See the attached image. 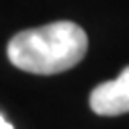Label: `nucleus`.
Instances as JSON below:
<instances>
[{
	"mask_svg": "<svg viewBox=\"0 0 129 129\" xmlns=\"http://www.w3.org/2000/svg\"><path fill=\"white\" fill-rule=\"evenodd\" d=\"M88 49L84 29L72 21H57L17 33L8 41V59L29 74L51 76L82 61Z\"/></svg>",
	"mask_w": 129,
	"mask_h": 129,
	"instance_id": "f257e3e1",
	"label": "nucleus"
},
{
	"mask_svg": "<svg viewBox=\"0 0 129 129\" xmlns=\"http://www.w3.org/2000/svg\"><path fill=\"white\" fill-rule=\"evenodd\" d=\"M90 109L101 117H117L129 113V66L109 82L90 92Z\"/></svg>",
	"mask_w": 129,
	"mask_h": 129,
	"instance_id": "f03ea898",
	"label": "nucleus"
},
{
	"mask_svg": "<svg viewBox=\"0 0 129 129\" xmlns=\"http://www.w3.org/2000/svg\"><path fill=\"white\" fill-rule=\"evenodd\" d=\"M0 129H14V127H12V125H10L2 115H0Z\"/></svg>",
	"mask_w": 129,
	"mask_h": 129,
	"instance_id": "7ed1b4c3",
	"label": "nucleus"
}]
</instances>
